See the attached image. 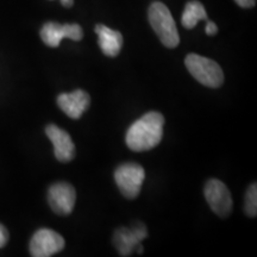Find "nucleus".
Listing matches in <instances>:
<instances>
[{
  "label": "nucleus",
  "mask_w": 257,
  "mask_h": 257,
  "mask_svg": "<svg viewBox=\"0 0 257 257\" xmlns=\"http://www.w3.org/2000/svg\"><path fill=\"white\" fill-rule=\"evenodd\" d=\"M148 17L155 34L167 48H176L180 43V36L175 21L169 9L161 2H155L150 5Z\"/></svg>",
  "instance_id": "nucleus-2"
},
{
  "label": "nucleus",
  "mask_w": 257,
  "mask_h": 257,
  "mask_svg": "<svg viewBox=\"0 0 257 257\" xmlns=\"http://www.w3.org/2000/svg\"><path fill=\"white\" fill-rule=\"evenodd\" d=\"M165 117L160 112H148L128 127L126 146L133 152H147L157 147L163 137Z\"/></svg>",
  "instance_id": "nucleus-1"
},
{
  "label": "nucleus",
  "mask_w": 257,
  "mask_h": 257,
  "mask_svg": "<svg viewBox=\"0 0 257 257\" xmlns=\"http://www.w3.org/2000/svg\"><path fill=\"white\" fill-rule=\"evenodd\" d=\"M83 31L79 24H59L55 22H48L41 29V38L48 47L56 48L60 46L63 38L72 41H81Z\"/></svg>",
  "instance_id": "nucleus-9"
},
{
  "label": "nucleus",
  "mask_w": 257,
  "mask_h": 257,
  "mask_svg": "<svg viewBox=\"0 0 257 257\" xmlns=\"http://www.w3.org/2000/svg\"><path fill=\"white\" fill-rule=\"evenodd\" d=\"M95 34L98 35L99 47L106 56L114 57L120 53L123 47V36L119 31L112 30L102 24H96Z\"/></svg>",
  "instance_id": "nucleus-12"
},
{
  "label": "nucleus",
  "mask_w": 257,
  "mask_h": 257,
  "mask_svg": "<svg viewBox=\"0 0 257 257\" xmlns=\"http://www.w3.org/2000/svg\"><path fill=\"white\" fill-rule=\"evenodd\" d=\"M218 32V28L217 25L213 23V22L208 21L207 19V24H206V34L208 36H213V35H216Z\"/></svg>",
  "instance_id": "nucleus-16"
},
{
  "label": "nucleus",
  "mask_w": 257,
  "mask_h": 257,
  "mask_svg": "<svg viewBox=\"0 0 257 257\" xmlns=\"http://www.w3.org/2000/svg\"><path fill=\"white\" fill-rule=\"evenodd\" d=\"M61 4H62L64 8H72L74 5V0H61Z\"/></svg>",
  "instance_id": "nucleus-18"
},
{
  "label": "nucleus",
  "mask_w": 257,
  "mask_h": 257,
  "mask_svg": "<svg viewBox=\"0 0 257 257\" xmlns=\"http://www.w3.org/2000/svg\"><path fill=\"white\" fill-rule=\"evenodd\" d=\"M207 14L206 10H205L204 5L201 4L198 0H192V2H188L185 6L184 14H182L181 23L182 27L188 29L195 28L200 21H207Z\"/></svg>",
  "instance_id": "nucleus-13"
},
{
  "label": "nucleus",
  "mask_w": 257,
  "mask_h": 257,
  "mask_svg": "<svg viewBox=\"0 0 257 257\" xmlns=\"http://www.w3.org/2000/svg\"><path fill=\"white\" fill-rule=\"evenodd\" d=\"M64 239L50 229H40L30 240V253L34 257H49L64 248Z\"/></svg>",
  "instance_id": "nucleus-6"
},
{
  "label": "nucleus",
  "mask_w": 257,
  "mask_h": 257,
  "mask_svg": "<svg viewBox=\"0 0 257 257\" xmlns=\"http://www.w3.org/2000/svg\"><path fill=\"white\" fill-rule=\"evenodd\" d=\"M147 227L142 223L134 225L133 227H120L115 231L113 236V244L121 256L131 255V251L136 248L138 253H142L143 246L141 240L147 238Z\"/></svg>",
  "instance_id": "nucleus-7"
},
{
  "label": "nucleus",
  "mask_w": 257,
  "mask_h": 257,
  "mask_svg": "<svg viewBox=\"0 0 257 257\" xmlns=\"http://www.w3.org/2000/svg\"><path fill=\"white\" fill-rule=\"evenodd\" d=\"M9 240V231L3 224H0V249L4 248Z\"/></svg>",
  "instance_id": "nucleus-15"
},
{
  "label": "nucleus",
  "mask_w": 257,
  "mask_h": 257,
  "mask_svg": "<svg viewBox=\"0 0 257 257\" xmlns=\"http://www.w3.org/2000/svg\"><path fill=\"white\" fill-rule=\"evenodd\" d=\"M246 214L249 217H256L257 213V187L256 184L249 186L245 194V206H244Z\"/></svg>",
  "instance_id": "nucleus-14"
},
{
  "label": "nucleus",
  "mask_w": 257,
  "mask_h": 257,
  "mask_svg": "<svg viewBox=\"0 0 257 257\" xmlns=\"http://www.w3.org/2000/svg\"><path fill=\"white\" fill-rule=\"evenodd\" d=\"M234 2H236L240 8L244 9L253 8V6L256 5V0H234Z\"/></svg>",
  "instance_id": "nucleus-17"
},
{
  "label": "nucleus",
  "mask_w": 257,
  "mask_h": 257,
  "mask_svg": "<svg viewBox=\"0 0 257 257\" xmlns=\"http://www.w3.org/2000/svg\"><path fill=\"white\" fill-rule=\"evenodd\" d=\"M46 134L53 143L54 154L60 162H69L75 157V146L67 131L50 124L46 127Z\"/></svg>",
  "instance_id": "nucleus-10"
},
{
  "label": "nucleus",
  "mask_w": 257,
  "mask_h": 257,
  "mask_svg": "<svg viewBox=\"0 0 257 257\" xmlns=\"http://www.w3.org/2000/svg\"><path fill=\"white\" fill-rule=\"evenodd\" d=\"M205 198L211 210L220 218H226L232 211V198L229 188L220 180L211 179L204 188Z\"/></svg>",
  "instance_id": "nucleus-5"
},
{
  "label": "nucleus",
  "mask_w": 257,
  "mask_h": 257,
  "mask_svg": "<svg viewBox=\"0 0 257 257\" xmlns=\"http://www.w3.org/2000/svg\"><path fill=\"white\" fill-rule=\"evenodd\" d=\"M185 64L193 78L201 85L210 88H219L223 85L224 72L216 61L198 54H189L186 56Z\"/></svg>",
  "instance_id": "nucleus-3"
},
{
  "label": "nucleus",
  "mask_w": 257,
  "mask_h": 257,
  "mask_svg": "<svg viewBox=\"0 0 257 257\" xmlns=\"http://www.w3.org/2000/svg\"><path fill=\"white\" fill-rule=\"evenodd\" d=\"M146 179V172L142 166L137 163H124L120 165L114 172V180L121 194L127 199L138 197Z\"/></svg>",
  "instance_id": "nucleus-4"
},
{
  "label": "nucleus",
  "mask_w": 257,
  "mask_h": 257,
  "mask_svg": "<svg viewBox=\"0 0 257 257\" xmlns=\"http://www.w3.org/2000/svg\"><path fill=\"white\" fill-rule=\"evenodd\" d=\"M48 201L51 210L60 216H68L74 210L76 201V192L70 184L56 182L48 191Z\"/></svg>",
  "instance_id": "nucleus-8"
},
{
  "label": "nucleus",
  "mask_w": 257,
  "mask_h": 257,
  "mask_svg": "<svg viewBox=\"0 0 257 257\" xmlns=\"http://www.w3.org/2000/svg\"><path fill=\"white\" fill-rule=\"evenodd\" d=\"M57 105L72 119H79L91 105V96L83 89L62 93L57 96Z\"/></svg>",
  "instance_id": "nucleus-11"
}]
</instances>
